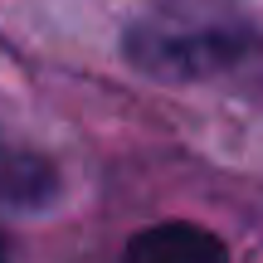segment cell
I'll use <instances>...</instances> for the list:
<instances>
[{"label":"cell","mask_w":263,"mask_h":263,"mask_svg":"<svg viewBox=\"0 0 263 263\" xmlns=\"http://www.w3.org/2000/svg\"><path fill=\"white\" fill-rule=\"evenodd\" d=\"M132 68L161 83L229 78L258 54V29L229 0H156L122 34Z\"/></svg>","instance_id":"1"},{"label":"cell","mask_w":263,"mask_h":263,"mask_svg":"<svg viewBox=\"0 0 263 263\" xmlns=\"http://www.w3.org/2000/svg\"><path fill=\"white\" fill-rule=\"evenodd\" d=\"M224 254L229 249L195 224H156L127 244V258L137 263H224Z\"/></svg>","instance_id":"2"},{"label":"cell","mask_w":263,"mask_h":263,"mask_svg":"<svg viewBox=\"0 0 263 263\" xmlns=\"http://www.w3.org/2000/svg\"><path fill=\"white\" fill-rule=\"evenodd\" d=\"M54 195V171H49V161L29 156V151H15V146H0V200L5 205H44V200Z\"/></svg>","instance_id":"3"},{"label":"cell","mask_w":263,"mask_h":263,"mask_svg":"<svg viewBox=\"0 0 263 263\" xmlns=\"http://www.w3.org/2000/svg\"><path fill=\"white\" fill-rule=\"evenodd\" d=\"M0 258H5V234H0Z\"/></svg>","instance_id":"4"}]
</instances>
